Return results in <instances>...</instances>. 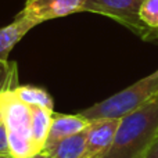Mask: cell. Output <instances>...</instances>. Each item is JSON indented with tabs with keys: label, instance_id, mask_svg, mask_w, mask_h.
<instances>
[{
	"label": "cell",
	"instance_id": "6da1fadb",
	"mask_svg": "<svg viewBox=\"0 0 158 158\" xmlns=\"http://www.w3.org/2000/svg\"><path fill=\"white\" fill-rule=\"evenodd\" d=\"M158 136V96L121 118L114 142L103 158H144Z\"/></svg>",
	"mask_w": 158,
	"mask_h": 158
},
{
	"label": "cell",
	"instance_id": "7a4b0ae2",
	"mask_svg": "<svg viewBox=\"0 0 158 158\" xmlns=\"http://www.w3.org/2000/svg\"><path fill=\"white\" fill-rule=\"evenodd\" d=\"M158 96V68L148 77L137 81L129 87L115 93L114 96L93 104L79 114L87 121L96 119H121L135 112Z\"/></svg>",
	"mask_w": 158,
	"mask_h": 158
},
{
	"label": "cell",
	"instance_id": "3957f363",
	"mask_svg": "<svg viewBox=\"0 0 158 158\" xmlns=\"http://www.w3.org/2000/svg\"><path fill=\"white\" fill-rule=\"evenodd\" d=\"M0 108L7 126L11 157L28 158L40 153L31 136V107L22 103L10 89L0 96Z\"/></svg>",
	"mask_w": 158,
	"mask_h": 158
},
{
	"label": "cell",
	"instance_id": "277c9868",
	"mask_svg": "<svg viewBox=\"0 0 158 158\" xmlns=\"http://www.w3.org/2000/svg\"><path fill=\"white\" fill-rule=\"evenodd\" d=\"M144 0H83L81 11L101 14L128 27L144 40H157V32L140 18Z\"/></svg>",
	"mask_w": 158,
	"mask_h": 158
},
{
	"label": "cell",
	"instance_id": "5b68a950",
	"mask_svg": "<svg viewBox=\"0 0 158 158\" xmlns=\"http://www.w3.org/2000/svg\"><path fill=\"white\" fill-rule=\"evenodd\" d=\"M121 119H96L90 121L86 132V153L85 158H103L114 142Z\"/></svg>",
	"mask_w": 158,
	"mask_h": 158
},
{
	"label": "cell",
	"instance_id": "8992f818",
	"mask_svg": "<svg viewBox=\"0 0 158 158\" xmlns=\"http://www.w3.org/2000/svg\"><path fill=\"white\" fill-rule=\"evenodd\" d=\"M83 0H28L21 14L32 21L40 22L81 13Z\"/></svg>",
	"mask_w": 158,
	"mask_h": 158
},
{
	"label": "cell",
	"instance_id": "52a82bcc",
	"mask_svg": "<svg viewBox=\"0 0 158 158\" xmlns=\"http://www.w3.org/2000/svg\"><path fill=\"white\" fill-rule=\"evenodd\" d=\"M90 121L83 118L81 114L77 115H65L53 112L52 125H50L49 136H47L44 147L57 143L58 140H63L65 137H69L72 135H77L79 132H83L87 128Z\"/></svg>",
	"mask_w": 158,
	"mask_h": 158
},
{
	"label": "cell",
	"instance_id": "ba28073f",
	"mask_svg": "<svg viewBox=\"0 0 158 158\" xmlns=\"http://www.w3.org/2000/svg\"><path fill=\"white\" fill-rule=\"evenodd\" d=\"M36 25L38 22L27 18L19 13L10 25L0 28V61L8 63V54L13 47Z\"/></svg>",
	"mask_w": 158,
	"mask_h": 158
},
{
	"label": "cell",
	"instance_id": "9c48e42d",
	"mask_svg": "<svg viewBox=\"0 0 158 158\" xmlns=\"http://www.w3.org/2000/svg\"><path fill=\"white\" fill-rule=\"evenodd\" d=\"M42 151L52 158H85L86 153V132H79L57 143L44 147Z\"/></svg>",
	"mask_w": 158,
	"mask_h": 158
},
{
	"label": "cell",
	"instance_id": "30bf717a",
	"mask_svg": "<svg viewBox=\"0 0 158 158\" xmlns=\"http://www.w3.org/2000/svg\"><path fill=\"white\" fill-rule=\"evenodd\" d=\"M54 111H49L40 107H31V136L35 147L42 151L49 136L52 117Z\"/></svg>",
	"mask_w": 158,
	"mask_h": 158
},
{
	"label": "cell",
	"instance_id": "8fae6325",
	"mask_svg": "<svg viewBox=\"0 0 158 158\" xmlns=\"http://www.w3.org/2000/svg\"><path fill=\"white\" fill-rule=\"evenodd\" d=\"M14 94L27 106L29 107H40L49 111H54V101L50 94L42 87H36L32 85H24V86H15L13 89Z\"/></svg>",
	"mask_w": 158,
	"mask_h": 158
},
{
	"label": "cell",
	"instance_id": "7c38bea8",
	"mask_svg": "<svg viewBox=\"0 0 158 158\" xmlns=\"http://www.w3.org/2000/svg\"><path fill=\"white\" fill-rule=\"evenodd\" d=\"M17 85V65L13 61L3 63L0 61V96Z\"/></svg>",
	"mask_w": 158,
	"mask_h": 158
},
{
	"label": "cell",
	"instance_id": "4fadbf2b",
	"mask_svg": "<svg viewBox=\"0 0 158 158\" xmlns=\"http://www.w3.org/2000/svg\"><path fill=\"white\" fill-rule=\"evenodd\" d=\"M140 18L148 28L158 31V0H144L140 10Z\"/></svg>",
	"mask_w": 158,
	"mask_h": 158
},
{
	"label": "cell",
	"instance_id": "5bb4252c",
	"mask_svg": "<svg viewBox=\"0 0 158 158\" xmlns=\"http://www.w3.org/2000/svg\"><path fill=\"white\" fill-rule=\"evenodd\" d=\"M0 156L3 157H11L10 147H8V135H7V126H6L3 112L0 108Z\"/></svg>",
	"mask_w": 158,
	"mask_h": 158
},
{
	"label": "cell",
	"instance_id": "9a60e30c",
	"mask_svg": "<svg viewBox=\"0 0 158 158\" xmlns=\"http://www.w3.org/2000/svg\"><path fill=\"white\" fill-rule=\"evenodd\" d=\"M144 158H158V136H157V139L154 140L153 144H151V147L148 148Z\"/></svg>",
	"mask_w": 158,
	"mask_h": 158
},
{
	"label": "cell",
	"instance_id": "2e32d148",
	"mask_svg": "<svg viewBox=\"0 0 158 158\" xmlns=\"http://www.w3.org/2000/svg\"><path fill=\"white\" fill-rule=\"evenodd\" d=\"M28 158H52V157H50L49 154H46L44 151H40V153L35 154V156H32V157H28Z\"/></svg>",
	"mask_w": 158,
	"mask_h": 158
},
{
	"label": "cell",
	"instance_id": "e0dca14e",
	"mask_svg": "<svg viewBox=\"0 0 158 158\" xmlns=\"http://www.w3.org/2000/svg\"><path fill=\"white\" fill-rule=\"evenodd\" d=\"M0 158H13V157H3V156H0Z\"/></svg>",
	"mask_w": 158,
	"mask_h": 158
},
{
	"label": "cell",
	"instance_id": "ac0fdd59",
	"mask_svg": "<svg viewBox=\"0 0 158 158\" xmlns=\"http://www.w3.org/2000/svg\"><path fill=\"white\" fill-rule=\"evenodd\" d=\"M157 40H158V32H157Z\"/></svg>",
	"mask_w": 158,
	"mask_h": 158
}]
</instances>
